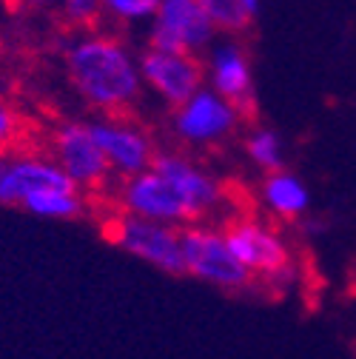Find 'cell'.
Here are the masks:
<instances>
[{"label": "cell", "mask_w": 356, "mask_h": 359, "mask_svg": "<svg viewBox=\"0 0 356 359\" xmlns=\"http://www.w3.org/2000/svg\"><path fill=\"white\" fill-rule=\"evenodd\" d=\"M63 69L85 106L106 114H128L143 95L140 60L106 32H80L63 49Z\"/></svg>", "instance_id": "cell-1"}, {"label": "cell", "mask_w": 356, "mask_h": 359, "mask_svg": "<svg viewBox=\"0 0 356 359\" xmlns=\"http://www.w3.org/2000/svg\"><path fill=\"white\" fill-rule=\"evenodd\" d=\"M43 154H46L92 203H95V197L111 191L114 174H111L109 160L100 151L97 140L92 137L88 123H80V120L55 123L46 134V140H43Z\"/></svg>", "instance_id": "cell-2"}, {"label": "cell", "mask_w": 356, "mask_h": 359, "mask_svg": "<svg viewBox=\"0 0 356 359\" xmlns=\"http://www.w3.org/2000/svg\"><path fill=\"white\" fill-rule=\"evenodd\" d=\"M103 234L125 254L160 268V271H165L171 277L186 274L180 229L163 226V222L143 219V217L114 208V211H109V217L103 222Z\"/></svg>", "instance_id": "cell-3"}, {"label": "cell", "mask_w": 356, "mask_h": 359, "mask_svg": "<svg viewBox=\"0 0 356 359\" xmlns=\"http://www.w3.org/2000/svg\"><path fill=\"white\" fill-rule=\"evenodd\" d=\"M180 240H183L186 274H191L194 280L234 294L256 283L231 254L222 229L208 226V222H194V226L180 229Z\"/></svg>", "instance_id": "cell-4"}, {"label": "cell", "mask_w": 356, "mask_h": 359, "mask_svg": "<svg viewBox=\"0 0 356 359\" xmlns=\"http://www.w3.org/2000/svg\"><path fill=\"white\" fill-rule=\"evenodd\" d=\"M226 243L254 280H288L294 271L285 237L259 217H234L222 226Z\"/></svg>", "instance_id": "cell-5"}, {"label": "cell", "mask_w": 356, "mask_h": 359, "mask_svg": "<svg viewBox=\"0 0 356 359\" xmlns=\"http://www.w3.org/2000/svg\"><path fill=\"white\" fill-rule=\"evenodd\" d=\"M245 117L205 86L200 95L171 111V134L183 149H217L242 128Z\"/></svg>", "instance_id": "cell-6"}, {"label": "cell", "mask_w": 356, "mask_h": 359, "mask_svg": "<svg viewBox=\"0 0 356 359\" xmlns=\"http://www.w3.org/2000/svg\"><path fill=\"white\" fill-rule=\"evenodd\" d=\"M114 203H117V211L135 214L143 219H154V222L174 226V229H186V226L200 222V217L194 214L189 200L154 168H149L137 177L120 180L114 189Z\"/></svg>", "instance_id": "cell-7"}, {"label": "cell", "mask_w": 356, "mask_h": 359, "mask_svg": "<svg viewBox=\"0 0 356 359\" xmlns=\"http://www.w3.org/2000/svg\"><path fill=\"white\" fill-rule=\"evenodd\" d=\"M92 137L97 140L100 151L109 160V168L114 180H128L149 171L157 157V146L151 134L131 117V114H106L100 120L88 123Z\"/></svg>", "instance_id": "cell-8"}, {"label": "cell", "mask_w": 356, "mask_h": 359, "mask_svg": "<svg viewBox=\"0 0 356 359\" xmlns=\"http://www.w3.org/2000/svg\"><path fill=\"white\" fill-rule=\"evenodd\" d=\"M217 29L203 12L200 0H163L149 29V49L197 55L214 46Z\"/></svg>", "instance_id": "cell-9"}, {"label": "cell", "mask_w": 356, "mask_h": 359, "mask_svg": "<svg viewBox=\"0 0 356 359\" xmlns=\"http://www.w3.org/2000/svg\"><path fill=\"white\" fill-rule=\"evenodd\" d=\"M137 60H140L143 86H149L171 109L189 103L194 95H200L208 86L205 60L197 55H174V52L146 49Z\"/></svg>", "instance_id": "cell-10"}, {"label": "cell", "mask_w": 356, "mask_h": 359, "mask_svg": "<svg viewBox=\"0 0 356 359\" xmlns=\"http://www.w3.org/2000/svg\"><path fill=\"white\" fill-rule=\"evenodd\" d=\"M151 168L157 174H163L168 183L189 200V205L194 208L200 222H205L214 211H219L222 205H226V191L228 189L222 186L208 168H203L191 154H186L180 149L157 151Z\"/></svg>", "instance_id": "cell-11"}, {"label": "cell", "mask_w": 356, "mask_h": 359, "mask_svg": "<svg viewBox=\"0 0 356 359\" xmlns=\"http://www.w3.org/2000/svg\"><path fill=\"white\" fill-rule=\"evenodd\" d=\"M208 72V88L217 92L222 100H228L234 109L242 111L245 120L254 117V74H251V57L237 37L219 40L208 49L205 57Z\"/></svg>", "instance_id": "cell-12"}, {"label": "cell", "mask_w": 356, "mask_h": 359, "mask_svg": "<svg viewBox=\"0 0 356 359\" xmlns=\"http://www.w3.org/2000/svg\"><path fill=\"white\" fill-rule=\"evenodd\" d=\"M55 189H77V186L43 151H32V149L15 151L9 157L6 171L0 174V205L23 208L29 197Z\"/></svg>", "instance_id": "cell-13"}, {"label": "cell", "mask_w": 356, "mask_h": 359, "mask_svg": "<svg viewBox=\"0 0 356 359\" xmlns=\"http://www.w3.org/2000/svg\"><path fill=\"white\" fill-rule=\"evenodd\" d=\"M259 197L262 205L268 208L277 219H299L308 214L310 208V191L302 180L291 171H274V174H265L262 177V186H259Z\"/></svg>", "instance_id": "cell-14"}, {"label": "cell", "mask_w": 356, "mask_h": 359, "mask_svg": "<svg viewBox=\"0 0 356 359\" xmlns=\"http://www.w3.org/2000/svg\"><path fill=\"white\" fill-rule=\"evenodd\" d=\"M92 200H88L80 189H55V191H43L26 200L23 211L43 217V219H77L88 211Z\"/></svg>", "instance_id": "cell-15"}, {"label": "cell", "mask_w": 356, "mask_h": 359, "mask_svg": "<svg viewBox=\"0 0 356 359\" xmlns=\"http://www.w3.org/2000/svg\"><path fill=\"white\" fill-rule=\"evenodd\" d=\"M242 151L265 174H274V171H282L285 168L282 137H280L274 128H268V126H251L242 134Z\"/></svg>", "instance_id": "cell-16"}, {"label": "cell", "mask_w": 356, "mask_h": 359, "mask_svg": "<svg viewBox=\"0 0 356 359\" xmlns=\"http://www.w3.org/2000/svg\"><path fill=\"white\" fill-rule=\"evenodd\" d=\"M200 6L208 15V20L214 23L217 34L222 32L228 37H237V34L251 32V26H254V18L245 12L240 0H200Z\"/></svg>", "instance_id": "cell-17"}, {"label": "cell", "mask_w": 356, "mask_h": 359, "mask_svg": "<svg viewBox=\"0 0 356 359\" xmlns=\"http://www.w3.org/2000/svg\"><path fill=\"white\" fill-rule=\"evenodd\" d=\"M29 117L0 95V151H29Z\"/></svg>", "instance_id": "cell-18"}, {"label": "cell", "mask_w": 356, "mask_h": 359, "mask_svg": "<svg viewBox=\"0 0 356 359\" xmlns=\"http://www.w3.org/2000/svg\"><path fill=\"white\" fill-rule=\"evenodd\" d=\"M160 4L163 0H100V9L117 23H140V20H151Z\"/></svg>", "instance_id": "cell-19"}, {"label": "cell", "mask_w": 356, "mask_h": 359, "mask_svg": "<svg viewBox=\"0 0 356 359\" xmlns=\"http://www.w3.org/2000/svg\"><path fill=\"white\" fill-rule=\"evenodd\" d=\"M57 12L69 26H77L83 32H92L97 20H103L100 0H57Z\"/></svg>", "instance_id": "cell-20"}, {"label": "cell", "mask_w": 356, "mask_h": 359, "mask_svg": "<svg viewBox=\"0 0 356 359\" xmlns=\"http://www.w3.org/2000/svg\"><path fill=\"white\" fill-rule=\"evenodd\" d=\"M15 6L20 9H29V12H49V9H57V0H12Z\"/></svg>", "instance_id": "cell-21"}, {"label": "cell", "mask_w": 356, "mask_h": 359, "mask_svg": "<svg viewBox=\"0 0 356 359\" xmlns=\"http://www.w3.org/2000/svg\"><path fill=\"white\" fill-rule=\"evenodd\" d=\"M240 4L245 6V12H248L251 18H256V12H259V0H240Z\"/></svg>", "instance_id": "cell-22"}, {"label": "cell", "mask_w": 356, "mask_h": 359, "mask_svg": "<svg viewBox=\"0 0 356 359\" xmlns=\"http://www.w3.org/2000/svg\"><path fill=\"white\" fill-rule=\"evenodd\" d=\"M9 157H12V151H0V174L6 171V165H9Z\"/></svg>", "instance_id": "cell-23"}, {"label": "cell", "mask_w": 356, "mask_h": 359, "mask_svg": "<svg viewBox=\"0 0 356 359\" xmlns=\"http://www.w3.org/2000/svg\"><path fill=\"white\" fill-rule=\"evenodd\" d=\"M0 95H4V72H0Z\"/></svg>", "instance_id": "cell-24"}]
</instances>
